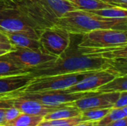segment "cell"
I'll return each instance as SVG.
<instances>
[{
  "instance_id": "cb8c5ba5",
  "label": "cell",
  "mask_w": 127,
  "mask_h": 126,
  "mask_svg": "<svg viewBox=\"0 0 127 126\" xmlns=\"http://www.w3.org/2000/svg\"><path fill=\"white\" fill-rule=\"evenodd\" d=\"M4 108H5V111H4L5 123L14 120L16 117H17L21 114V112L18 109H16L13 107H7Z\"/></svg>"
},
{
  "instance_id": "5bb4252c",
  "label": "cell",
  "mask_w": 127,
  "mask_h": 126,
  "mask_svg": "<svg viewBox=\"0 0 127 126\" xmlns=\"http://www.w3.org/2000/svg\"><path fill=\"white\" fill-rule=\"evenodd\" d=\"M33 78L29 74L0 77V95H4L22 89Z\"/></svg>"
},
{
  "instance_id": "83f0119b",
  "label": "cell",
  "mask_w": 127,
  "mask_h": 126,
  "mask_svg": "<svg viewBox=\"0 0 127 126\" xmlns=\"http://www.w3.org/2000/svg\"><path fill=\"white\" fill-rule=\"evenodd\" d=\"M0 49L5 50H7V51H10V50L14 49V47L11 44H10V43H2V42H0Z\"/></svg>"
},
{
  "instance_id": "f546056e",
  "label": "cell",
  "mask_w": 127,
  "mask_h": 126,
  "mask_svg": "<svg viewBox=\"0 0 127 126\" xmlns=\"http://www.w3.org/2000/svg\"><path fill=\"white\" fill-rule=\"evenodd\" d=\"M0 42H2V43H10L9 41H8L7 37L6 36V35L3 32H1V30H0Z\"/></svg>"
},
{
  "instance_id": "7c38bea8",
  "label": "cell",
  "mask_w": 127,
  "mask_h": 126,
  "mask_svg": "<svg viewBox=\"0 0 127 126\" xmlns=\"http://www.w3.org/2000/svg\"><path fill=\"white\" fill-rule=\"evenodd\" d=\"M120 95L119 92L114 93H95L78 99L69 105L80 111L92 108H111Z\"/></svg>"
},
{
  "instance_id": "4316f807",
  "label": "cell",
  "mask_w": 127,
  "mask_h": 126,
  "mask_svg": "<svg viewBox=\"0 0 127 126\" xmlns=\"http://www.w3.org/2000/svg\"><path fill=\"white\" fill-rule=\"evenodd\" d=\"M106 126H127V117L114 121Z\"/></svg>"
},
{
  "instance_id": "74e56055",
  "label": "cell",
  "mask_w": 127,
  "mask_h": 126,
  "mask_svg": "<svg viewBox=\"0 0 127 126\" xmlns=\"http://www.w3.org/2000/svg\"><path fill=\"white\" fill-rule=\"evenodd\" d=\"M1 96H2V95H0V97H1Z\"/></svg>"
},
{
  "instance_id": "d6a6232c",
  "label": "cell",
  "mask_w": 127,
  "mask_h": 126,
  "mask_svg": "<svg viewBox=\"0 0 127 126\" xmlns=\"http://www.w3.org/2000/svg\"><path fill=\"white\" fill-rule=\"evenodd\" d=\"M13 1L12 0H0V7L7 4H9L10 2H13Z\"/></svg>"
},
{
  "instance_id": "603a6c76",
  "label": "cell",
  "mask_w": 127,
  "mask_h": 126,
  "mask_svg": "<svg viewBox=\"0 0 127 126\" xmlns=\"http://www.w3.org/2000/svg\"><path fill=\"white\" fill-rule=\"evenodd\" d=\"M53 126H75L80 123H81L80 116L71 117V118H65V119H60V120H49Z\"/></svg>"
},
{
  "instance_id": "5b68a950",
  "label": "cell",
  "mask_w": 127,
  "mask_h": 126,
  "mask_svg": "<svg viewBox=\"0 0 127 126\" xmlns=\"http://www.w3.org/2000/svg\"><path fill=\"white\" fill-rule=\"evenodd\" d=\"M96 93V91H86V92H75L69 93L64 90L57 91H33L25 92L16 91L4 95L13 97H19L28 99L39 102L43 105L48 106H60L69 105L71 102Z\"/></svg>"
},
{
  "instance_id": "ac0fdd59",
  "label": "cell",
  "mask_w": 127,
  "mask_h": 126,
  "mask_svg": "<svg viewBox=\"0 0 127 126\" xmlns=\"http://www.w3.org/2000/svg\"><path fill=\"white\" fill-rule=\"evenodd\" d=\"M43 117L21 113L14 120L6 123L3 126H37Z\"/></svg>"
},
{
  "instance_id": "9c48e42d",
  "label": "cell",
  "mask_w": 127,
  "mask_h": 126,
  "mask_svg": "<svg viewBox=\"0 0 127 126\" xmlns=\"http://www.w3.org/2000/svg\"><path fill=\"white\" fill-rule=\"evenodd\" d=\"M3 56L17 65L27 68L28 71L57 58L45 53L42 48L30 49L17 47H14L13 50L8 51Z\"/></svg>"
},
{
  "instance_id": "ba28073f",
  "label": "cell",
  "mask_w": 127,
  "mask_h": 126,
  "mask_svg": "<svg viewBox=\"0 0 127 126\" xmlns=\"http://www.w3.org/2000/svg\"><path fill=\"white\" fill-rule=\"evenodd\" d=\"M41 48L47 53L60 56L70 46L71 34L56 25L44 28L39 34Z\"/></svg>"
},
{
  "instance_id": "7402d4cb",
  "label": "cell",
  "mask_w": 127,
  "mask_h": 126,
  "mask_svg": "<svg viewBox=\"0 0 127 126\" xmlns=\"http://www.w3.org/2000/svg\"><path fill=\"white\" fill-rule=\"evenodd\" d=\"M97 15H99L103 17L109 18V19H125L127 18V9L112 7L109 8H104L100 10H96L91 11Z\"/></svg>"
},
{
  "instance_id": "d590c367",
  "label": "cell",
  "mask_w": 127,
  "mask_h": 126,
  "mask_svg": "<svg viewBox=\"0 0 127 126\" xmlns=\"http://www.w3.org/2000/svg\"><path fill=\"white\" fill-rule=\"evenodd\" d=\"M12 1H13L14 2H17V1H19V0H12Z\"/></svg>"
},
{
  "instance_id": "3957f363",
  "label": "cell",
  "mask_w": 127,
  "mask_h": 126,
  "mask_svg": "<svg viewBox=\"0 0 127 126\" xmlns=\"http://www.w3.org/2000/svg\"><path fill=\"white\" fill-rule=\"evenodd\" d=\"M16 3L42 30L55 25L65 13L77 10L68 0H19Z\"/></svg>"
},
{
  "instance_id": "277c9868",
  "label": "cell",
  "mask_w": 127,
  "mask_h": 126,
  "mask_svg": "<svg viewBox=\"0 0 127 126\" xmlns=\"http://www.w3.org/2000/svg\"><path fill=\"white\" fill-rule=\"evenodd\" d=\"M1 32H30L40 34L42 30L17 4L13 1L0 7Z\"/></svg>"
},
{
  "instance_id": "e0dca14e",
  "label": "cell",
  "mask_w": 127,
  "mask_h": 126,
  "mask_svg": "<svg viewBox=\"0 0 127 126\" xmlns=\"http://www.w3.org/2000/svg\"><path fill=\"white\" fill-rule=\"evenodd\" d=\"M81 114V111L78 108L70 105H64L58 109L48 113L45 117H43V120H55L65 118H71L74 117H78Z\"/></svg>"
},
{
  "instance_id": "836d02e7",
  "label": "cell",
  "mask_w": 127,
  "mask_h": 126,
  "mask_svg": "<svg viewBox=\"0 0 127 126\" xmlns=\"http://www.w3.org/2000/svg\"><path fill=\"white\" fill-rule=\"evenodd\" d=\"M8 51L7 50H2V49H0V56L5 54L6 53H7Z\"/></svg>"
},
{
  "instance_id": "f1b7e54d",
  "label": "cell",
  "mask_w": 127,
  "mask_h": 126,
  "mask_svg": "<svg viewBox=\"0 0 127 126\" xmlns=\"http://www.w3.org/2000/svg\"><path fill=\"white\" fill-rule=\"evenodd\" d=\"M4 108L0 107V126H3L5 124V120H4Z\"/></svg>"
},
{
  "instance_id": "30bf717a",
  "label": "cell",
  "mask_w": 127,
  "mask_h": 126,
  "mask_svg": "<svg viewBox=\"0 0 127 126\" xmlns=\"http://www.w3.org/2000/svg\"><path fill=\"white\" fill-rule=\"evenodd\" d=\"M62 106L64 105L48 106L34 100L9 97L7 95H2L0 97V107H13L18 109L21 113L31 115L45 117L48 113L52 112Z\"/></svg>"
},
{
  "instance_id": "8992f818",
  "label": "cell",
  "mask_w": 127,
  "mask_h": 126,
  "mask_svg": "<svg viewBox=\"0 0 127 126\" xmlns=\"http://www.w3.org/2000/svg\"><path fill=\"white\" fill-rule=\"evenodd\" d=\"M91 72L92 71L33 77L26 86L18 91L33 92L67 89L75 85Z\"/></svg>"
},
{
  "instance_id": "4fadbf2b",
  "label": "cell",
  "mask_w": 127,
  "mask_h": 126,
  "mask_svg": "<svg viewBox=\"0 0 127 126\" xmlns=\"http://www.w3.org/2000/svg\"><path fill=\"white\" fill-rule=\"evenodd\" d=\"M8 39L9 42L17 48L30 49L41 48L39 34L30 32H3Z\"/></svg>"
},
{
  "instance_id": "6da1fadb",
  "label": "cell",
  "mask_w": 127,
  "mask_h": 126,
  "mask_svg": "<svg viewBox=\"0 0 127 126\" xmlns=\"http://www.w3.org/2000/svg\"><path fill=\"white\" fill-rule=\"evenodd\" d=\"M127 59H109L92 54L83 53L71 42L68 48L58 58L42 64L29 71L32 77L95 71L112 68L127 74Z\"/></svg>"
},
{
  "instance_id": "52a82bcc",
  "label": "cell",
  "mask_w": 127,
  "mask_h": 126,
  "mask_svg": "<svg viewBox=\"0 0 127 126\" xmlns=\"http://www.w3.org/2000/svg\"><path fill=\"white\" fill-rule=\"evenodd\" d=\"M77 43L80 48H106L127 46V30L116 29H99L81 35Z\"/></svg>"
},
{
  "instance_id": "7a4b0ae2",
  "label": "cell",
  "mask_w": 127,
  "mask_h": 126,
  "mask_svg": "<svg viewBox=\"0 0 127 126\" xmlns=\"http://www.w3.org/2000/svg\"><path fill=\"white\" fill-rule=\"evenodd\" d=\"M72 35H83L99 29H116L127 30V18L109 19L91 11L74 10L65 13L55 25Z\"/></svg>"
},
{
  "instance_id": "8fae6325",
  "label": "cell",
  "mask_w": 127,
  "mask_h": 126,
  "mask_svg": "<svg viewBox=\"0 0 127 126\" xmlns=\"http://www.w3.org/2000/svg\"><path fill=\"white\" fill-rule=\"evenodd\" d=\"M122 75L124 74L112 68L92 71L75 85L65 90L69 93L95 91L97 88L109 82L115 77Z\"/></svg>"
},
{
  "instance_id": "ffe728a7",
  "label": "cell",
  "mask_w": 127,
  "mask_h": 126,
  "mask_svg": "<svg viewBox=\"0 0 127 126\" xmlns=\"http://www.w3.org/2000/svg\"><path fill=\"white\" fill-rule=\"evenodd\" d=\"M127 117V106L121 108H111L108 114L101 120L95 122V126H106L108 124Z\"/></svg>"
},
{
  "instance_id": "1f68e13d",
  "label": "cell",
  "mask_w": 127,
  "mask_h": 126,
  "mask_svg": "<svg viewBox=\"0 0 127 126\" xmlns=\"http://www.w3.org/2000/svg\"><path fill=\"white\" fill-rule=\"evenodd\" d=\"M37 126H53L52 124L51 123V122L49 120H42Z\"/></svg>"
},
{
  "instance_id": "d6986e66",
  "label": "cell",
  "mask_w": 127,
  "mask_h": 126,
  "mask_svg": "<svg viewBox=\"0 0 127 126\" xmlns=\"http://www.w3.org/2000/svg\"><path fill=\"white\" fill-rule=\"evenodd\" d=\"M71 2L77 10L86 11H93L113 7L100 0H71Z\"/></svg>"
},
{
  "instance_id": "e575fe53",
  "label": "cell",
  "mask_w": 127,
  "mask_h": 126,
  "mask_svg": "<svg viewBox=\"0 0 127 126\" xmlns=\"http://www.w3.org/2000/svg\"><path fill=\"white\" fill-rule=\"evenodd\" d=\"M118 1V2L123 4H125V5H127V0H116Z\"/></svg>"
},
{
  "instance_id": "2e32d148",
  "label": "cell",
  "mask_w": 127,
  "mask_h": 126,
  "mask_svg": "<svg viewBox=\"0 0 127 126\" xmlns=\"http://www.w3.org/2000/svg\"><path fill=\"white\" fill-rule=\"evenodd\" d=\"M28 72L27 68L17 65L3 55L0 56V77L25 74Z\"/></svg>"
},
{
  "instance_id": "4dcf8cb0",
  "label": "cell",
  "mask_w": 127,
  "mask_h": 126,
  "mask_svg": "<svg viewBox=\"0 0 127 126\" xmlns=\"http://www.w3.org/2000/svg\"><path fill=\"white\" fill-rule=\"evenodd\" d=\"M75 126H95V122H81Z\"/></svg>"
},
{
  "instance_id": "44dd1931",
  "label": "cell",
  "mask_w": 127,
  "mask_h": 126,
  "mask_svg": "<svg viewBox=\"0 0 127 126\" xmlns=\"http://www.w3.org/2000/svg\"><path fill=\"white\" fill-rule=\"evenodd\" d=\"M110 108H92L85 111H81L80 119L81 122H97L104 117Z\"/></svg>"
},
{
  "instance_id": "484cf974",
  "label": "cell",
  "mask_w": 127,
  "mask_h": 126,
  "mask_svg": "<svg viewBox=\"0 0 127 126\" xmlns=\"http://www.w3.org/2000/svg\"><path fill=\"white\" fill-rule=\"evenodd\" d=\"M108 4H110L113 7H122V8H125V9H127V5H125V4H123L120 2H118V1L116 0H100Z\"/></svg>"
},
{
  "instance_id": "8d00e7d4",
  "label": "cell",
  "mask_w": 127,
  "mask_h": 126,
  "mask_svg": "<svg viewBox=\"0 0 127 126\" xmlns=\"http://www.w3.org/2000/svg\"><path fill=\"white\" fill-rule=\"evenodd\" d=\"M68 1H71V0H68Z\"/></svg>"
},
{
  "instance_id": "d4e9b609",
  "label": "cell",
  "mask_w": 127,
  "mask_h": 126,
  "mask_svg": "<svg viewBox=\"0 0 127 126\" xmlns=\"http://www.w3.org/2000/svg\"><path fill=\"white\" fill-rule=\"evenodd\" d=\"M126 106H127V91H123L120 93V95L114 103L112 108H121Z\"/></svg>"
},
{
  "instance_id": "9a60e30c",
  "label": "cell",
  "mask_w": 127,
  "mask_h": 126,
  "mask_svg": "<svg viewBox=\"0 0 127 126\" xmlns=\"http://www.w3.org/2000/svg\"><path fill=\"white\" fill-rule=\"evenodd\" d=\"M95 91L97 93H114L127 91V74L118 76L97 88Z\"/></svg>"
}]
</instances>
